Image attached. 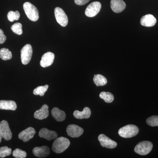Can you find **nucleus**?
I'll use <instances>...</instances> for the list:
<instances>
[{
    "label": "nucleus",
    "mask_w": 158,
    "mask_h": 158,
    "mask_svg": "<svg viewBox=\"0 0 158 158\" xmlns=\"http://www.w3.org/2000/svg\"><path fill=\"white\" fill-rule=\"evenodd\" d=\"M11 30L15 34L21 35L23 34L22 25L19 23H15L11 26Z\"/></svg>",
    "instance_id": "obj_26"
},
{
    "label": "nucleus",
    "mask_w": 158,
    "mask_h": 158,
    "mask_svg": "<svg viewBox=\"0 0 158 158\" xmlns=\"http://www.w3.org/2000/svg\"><path fill=\"white\" fill-rule=\"evenodd\" d=\"M11 153V149L7 146L0 148V157L5 158L8 156Z\"/></svg>",
    "instance_id": "obj_27"
},
{
    "label": "nucleus",
    "mask_w": 158,
    "mask_h": 158,
    "mask_svg": "<svg viewBox=\"0 0 158 158\" xmlns=\"http://www.w3.org/2000/svg\"><path fill=\"white\" fill-rule=\"evenodd\" d=\"M102 5L98 2L91 3L86 8L85 14L88 17H93L98 14L101 9Z\"/></svg>",
    "instance_id": "obj_7"
},
{
    "label": "nucleus",
    "mask_w": 158,
    "mask_h": 158,
    "mask_svg": "<svg viewBox=\"0 0 158 158\" xmlns=\"http://www.w3.org/2000/svg\"><path fill=\"white\" fill-rule=\"evenodd\" d=\"M49 115L48 106V105H44L39 110H37L34 114V118L42 120L47 118Z\"/></svg>",
    "instance_id": "obj_17"
},
{
    "label": "nucleus",
    "mask_w": 158,
    "mask_h": 158,
    "mask_svg": "<svg viewBox=\"0 0 158 158\" xmlns=\"http://www.w3.org/2000/svg\"><path fill=\"white\" fill-rule=\"evenodd\" d=\"M93 81L94 84L97 86H104L107 83V81L106 77L101 74L94 75Z\"/></svg>",
    "instance_id": "obj_21"
},
{
    "label": "nucleus",
    "mask_w": 158,
    "mask_h": 158,
    "mask_svg": "<svg viewBox=\"0 0 158 158\" xmlns=\"http://www.w3.org/2000/svg\"><path fill=\"white\" fill-rule=\"evenodd\" d=\"M90 1V0H74V2L77 5L83 6L87 4Z\"/></svg>",
    "instance_id": "obj_31"
},
{
    "label": "nucleus",
    "mask_w": 158,
    "mask_h": 158,
    "mask_svg": "<svg viewBox=\"0 0 158 158\" xmlns=\"http://www.w3.org/2000/svg\"><path fill=\"white\" fill-rule=\"evenodd\" d=\"M66 132L68 135L71 138H78L83 134L84 130L76 125L71 124L67 127Z\"/></svg>",
    "instance_id": "obj_9"
},
{
    "label": "nucleus",
    "mask_w": 158,
    "mask_h": 158,
    "mask_svg": "<svg viewBox=\"0 0 158 158\" xmlns=\"http://www.w3.org/2000/svg\"><path fill=\"white\" fill-rule=\"evenodd\" d=\"M48 88V85H45V86H39V87H37V88L34 89V91H33V94L34 95H39L40 96H43Z\"/></svg>",
    "instance_id": "obj_24"
},
{
    "label": "nucleus",
    "mask_w": 158,
    "mask_h": 158,
    "mask_svg": "<svg viewBox=\"0 0 158 158\" xmlns=\"http://www.w3.org/2000/svg\"><path fill=\"white\" fill-rule=\"evenodd\" d=\"M50 152L49 148L47 146L35 147L33 150L34 155L38 158H44L48 156L50 154Z\"/></svg>",
    "instance_id": "obj_16"
},
{
    "label": "nucleus",
    "mask_w": 158,
    "mask_h": 158,
    "mask_svg": "<svg viewBox=\"0 0 158 158\" xmlns=\"http://www.w3.org/2000/svg\"><path fill=\"white\" fill-rule=\"evenodd\" d=\"M39 135L40 138H45L48 141L56 139L58 137V135L56 131H50L45 128H44L40 130Z\"/></svg>",
    "instance_id": "obj_14"
},
{
    "label": "nucleus",
    "mask_w": 158,
    "mask_h": 158,
    "mask_svg": "<svg viewBox=\"0 0 158 158\" xmlns=\"http://www.w3.org/2000/svg\"><path fill=\"white\" fill-rule=\"evenodd\" d=\"M91 115V111L90 108L85 107L83 111L80 112L78 110H76L74 112L73 116L77 119L88 118Z\"/></svg>",
    "instance_id": "obj_19"
},
{
    "label": "nucleus",
    "mask_w": 158,
    "mask_h": 158,
    "mask_svg": "<svg viewBox=\"0 0 158 158\" xmlns=\"http://www.w3.org/2000/svg\"><path fill=\"white\" fill-rule=\"evenodd\" d=\"M0 126L2 138L6 141L11 140L12 138V133L9 127L8 122L6 120H2L0 123Z\"/></svg>",
    "instance_id": "obj_12"
},
{
    "label": "nucleus",
    "mask_w": 158,
    "mask_h": 158,
    "mask_svg": "<svg viewBox=\"0 0 158 158\" xmlns=\"http://www.w3.org/2000/svg\"><path fill=\"white\" fill-rule=\"evenodd\" d=\"M55 15L57 22L63 27H66L68 24V19L67 15L63 9L59 7L55 9Z\"/></svg>",
    "instance_id": "obj_6"
},
{
    "label": "nucleus",
    "mask_w": 158,
    "mask_h": 158,
    "mask_svg": "<svg viewBox=\"0 0 158 158\" xmlns=\"http://www.w3.org/2000/svg\"><path fill=\"white\" fill-rule=\"evenodd\" d=\"M24 10L27 17L33 22H36L39 19V12L36 6L29 2L24 3Z\"/></svg>",
    "instance_id": "obj_2"
},
{
    "label": "nucleus",
    "mask_w": 158,
    "mask_h": 158,
    "mask_svg": "<svg viewBox=\"0 0 158 158\" xmlns=\"http://www.w3.org/2000/svg\"><path fill=\"white\" fill-rule=\"evenodd\" d=\"M98 139L102 147L113 149L117 146V144L116 141H113L104 134L100 135Z\"/></svg>",
    "instance_id": "obj_8"
},
{
    "label": "nucleus",
    "mask_w": 158,
    "mask_h": 158,
    "mask_svg": "<svg viewBox=\"0 0 158 158\" xmlns=\"http://www.w3.org/2000/svg\"><path fill=\"white\" fill-rule=\"evenodd\" d=\"M6 40V37L2 30L0 29V44L4 43Z\"/></svg>",
    "instance_id": "obj_30"
},
{
    "label": "nucleus",
    "mask_w": 158,
    "mask_h": 158,
    "mask_svg": "<svg viewBox=\"0 0 158 158\" xmlns=\"http://www.w3.org/2000/svg\"><path fill=\"white\" fill-rule=\"evenodd\" d=\"M20 13L18 11H9L7 15V18L9 21H14L15 20H18L20 18Z\"/></svg>",
    "instance_id": "obj_25"
},
{
    "label": "nucleus",
    "mask_w": 158,
    "mask_h": 158,
    "mask_svg": "<svg viewBox=\"0 0 158 158\" xmlns=\"http://www.w3.org/2000/svg\"><path fill=\"white\" fill-rule=\"evenodd\" d=\"M2 131H1V126H0V143H1V141H2Z\"/></svg>",
    "instance_id": "obj_32"
},
{
    "label": "nucleus",
    "mask_w": 158,
    "mask_h": 158,
    "mask_svg": "<svg viewBox=\"0 0 158 158\" xmlns=\"http://www.w3.org/2000/svg\"><path fill=\"white\" fill-rule=\"evenodd\" d=\"M70 144V141L67 138L59 137L54 141L52 149L56 153H61L67 149Z\"/></svg>",
    "instance_id": "obj_1"
},
{
    "label": "nucleus",
    "mask_w": 158,
    "mask_h": 158,
    "mask_svg": "<svg viewBox=\"0 0 158 158\" xmlns=\"http://www.w3.org/2000/svg\"><path fill=\"white\" fill-rule=\"evenodd\" d=\"M13 156L16 158H25L27 156V153L22 150L16 148L12 153Z\"/></svg>",
    "instance_id": "obj_29"
},
{
    "label": "nucleus",
    "mask_w": 158,
    "mask_h": 158,
    "mask_svg": "<svg viewBox=\"0 0 158 158\" xmlns=\"http://www.w3.org/2000/svg\"><path fill=\"white\" fill-rule=\"evenodd\" d=\"M140 23L141 25L144 27H153L156 23V19L152 15H146L141 18Z\"/></svg>",
    "instance_id": "obj_15"
},
{
    "label": "nucleus",
    "mask_w": 158,
    "mask_h": 158,
    "mask_svg": "<svg viewBox=\"0 0 158 158\" xmlns=\"http://www.w3.org/2000/svg\"><path fill=\"white\" fill-rule=\"evenodd\" d=\"M146 123L150 126H158V116H151L147 118Z\"/></svg>",
    "instance_id": "obj_28"
},
{
    "label": "nucleus",
    "mask_w": 158,
    "mask_h": 158,
    "mask_svg": "<svg viewBox=\"0 0 158 158\" xmlns=\"http://www.w3.org/2000/svg\"><path fill=\"white\" fill-rule=\"evenodd\" d=\"M153 144L150 141H141L136 145L135 152L140 155H146L151 152Z\"/></svg>",
    "instance_id": "obj_4"
},
{
    "label": "nucleus",
    "mask_w": 158,
    "mask_h": 158,
    "mask_svg": "<svg viewBox=\"0 0 158 158\" xmlns=\"http://www.w3.org/2000/svg\"><path fill=\"white\" fill-rule=\"evenodd\" d=\"M33 54V49L31 44L25 45L21 50V59L23 65H27L31 61Z\"/></svg>",
    "instance_id": "obj_5"
},
{
    "label": "nucleus",
    "mask_w": 158,
    "mask_h": 158,
    "mask_svg": "<svg viewBox=\"0 0 158 158\" xmlns=\"http://www.w3.org/2000/svg\"><path fill=\"white\" fill-rule=\"evenodd\" d=\"M52 115L57 121L62 122L65 120V113L64 111L57 107L54 108L52 110Z\"/></svg>",
    "instance_id": "obj_20"
},
{
    "label": "nucleus",
    "mask_w": 158,
    "mask_h": 158,
    "mask_svg": "<svg viewBox=\"0 0 158 158\" xmlns=\"http://www.w3.org/2000/svg\"><path fill=\"white\" fill-rule=\"evenodd\" d=\"M55 59V55L51 52L44 54L40 61V65L43 68L48 67L53 64Z\"/></svg>",
    "instance_id": "obj_11"
},
{
    "label": "nucleus",
    "mask_w": 158,
    "mask_h": 158,
    "mask_svg": "<svg viewBox=\"0 0 158 158\" xmlns=\"http://www.w3.org/2000/svg\"><path fill=\"white\" fill-rule=\"evenodd\" d=\"M35 133L36 131L34 128L29 127L21 132L19 135L18 137L23 142H27L34 137Z\"/></svg>",
    "instance_id": "obj_10"
},
{
    "label": "nucleus",
    "mask_w": 158,
    "mask_h": 158,
    "mask_svg": "<svg viewBox=\"0 0 158 158\" xmlns=\"http://www.w3.org/2000/svg\"><path fill=\"white\" fill-rule=\"evenodd\" d=\"M139 132V128L135 125H127L118 130V134L123 138H131L136 136Z\"/></svg>",
    "instance_id": "obj_3"
},
{
    "label": "nucleus",
    "mask_w": 158,
    "mask_h": 158,
    "mask_svg": "<svg viewBox=\"0 0 158 158\" xmlns=\"http://www.w3.org/2000/svg\"><path fill=\"white\" fill-rule=\"evenodd\" d=\"M16 109L17 105L13 101H0V110L15 111Z\"/></svg>",
    "instance_id": "obj_18"
},
{
    "label": "nucleus",
    "mask_w": 158,
    "mask_h": 158,
    "mask_svg": "<svg viewBox=\"0 0 158 158\" xmlns=\"http://www.w3.org/2000/svg\"><path fill=\"white\" fill-rule=\"evenodd\" d=\"M99 97L101 98L105 102L107 103L112 102L114 100V96L110 92H105L103 91L100 94Z\"/></svg>",
    "instance_id": "obj_23"
},
{
    "label": "nucleus",
    "mask_w": 158,
    "mask_h": 158,
    "mask_svg": "<svg viewBox=\"0 0 158 158\" xmlns=\"http://www.w3.org/2000/svg\"><path fill=\"white\" fill-rule=\"evenodd\" d=\"M111 8L115 13H120L125 9L126 5L123 0H111Z\"/></svg>",
    "instance_id": "obj_13"
},
{
    "label": "nucleus",
    "mask_w": 158,
    "mask_h": 158,
    "mask_svg": "<svg viewBox=\"0 0 158 158\" xmlns=\"http://www.w3.org/2000/svg\"><path fill=\"white\" fill-rule=\"evenodd\" d=\"M0 58L4 61L10 60L12 58V54L8 49L2 48L0 50Z\"/></svg>",
    "instance_id": "obj_22"
}]
</instances>
